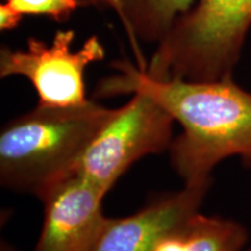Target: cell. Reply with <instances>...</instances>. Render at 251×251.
Returning a JSON list of instances; mask_svg holds the SVG:
<instances>
[{
	"label": "cell",
	"mask_w": 251,
	"mask_h": 251,
	"mask_svg": "<svg viewBox=\"0 0 251 251\" xmlns=\"http://www.w3.org/2000/svg\"><path fill=\"white\" fill-rule=\"evenodd\" d=\"M97 86L94 97L142 93L162 106L183 131L174 139L170 159L184 184L212 180L216 165L240 157L251 170V92L233 77L214 81L156 79L128 61Z\"/></svg>",
	"instance_id": "obj_1"
},
{
	"label": "cell",
	"mask_w": 251,
	"mask_h": 251,
	"mask_svg": "<svg viewBox=\"0 0 251 251\" xmlns=\"http://www.w3.org/2000/svg\"><path fill=\"white\" fill-rule=\"evenodd\" d=\"M114 108L89 100L75 107L37 105L0 131V181L5 188L34 194L74 174L78 162Z\"/></svg>",
	"instance_id": "obj_2"
},
{
	"label": "cell",
	"mask_w": 251,
	"mask_h": 251,
	"mask_svg": "<svg viewBox=\"0 0 251 251\" xmlns=\"http://www.w3.org/2000/svg\"><path fill=\"white\" fill-rule=\"evenodd\" d=\"M251 27V0H199L180 15L143 69L156 79L233 77Z\"/></svg>",
	"instance_id": "obj_3"
},
{
	"label": "cell",
	"mask_w": 251,
	"mask_h": 251,
	"mask_svg": "<svg viewBox=\"0 0 251 251\" xmlns=\"http://www.w3.org/2000/svg\"><path fill=\"white\" fill-rule=\"evenodd\" d=\"M175 119L151 98L131 94L94 136L75 172L105 193L135 162L171 147Z\"/></svg>",
	"instance_id": "obj_4"
},
{
	"label": "cell",
	"mask_w": 251,
	"mask_h": 251,
	"mask_svg": "<svg viewBox=\"0 0 251 251\" xmlns=\"http://www.w3.org/2000/svg\"><path fill=\"white\" fill-rule=\"evenodd\" d=\"M74 30H58L50 45L28 40L26 50L2 48L0 51V77L27 78L43 107L65 108L89 101L84 74L94 62L105 57V49L97 36L87 39L77 51L72 50Z\"/></svg>",
	"instance_id": "obj_5"
},
{
	"label": "cell",
	"mask_w": 251,
	"mask_h": 251,
	"mask_svg": "<svg viewBox=\"0 0 251 251\" xmlns=\"http://www.w3.org/2000/svg\"><path fill=\"white\" fill-rule=\"evenodd\" d=\"M107 193L74 172L40 194L43 224L33 251H92L109 218L102 213Z\"/></svg>",
	"instance_id": "obj_6"
},
{
	"label": "cell",
	"mask_w": 251,
	"mask_h": 251,
	"mask_svg": "<svg viewBox=\"0 0 251 251\" xmlns=\"http://www.w3.org/2000/svg\"><path fill=\"white\" fill-rule=\"evenodd\" d=\"M212 180L185 184L125 218H109L92 251H151L158 237L200 209Z\"/></svg>",
	"instance_id": "obj_7"
},
{
	"label": "cell",
	"mask_w": 251,
	"mask_h": 251,
	"mask_svg": "<svg viewBox=\"0 0 251 251\" xmlns=\"http://www.w3.org/2000/svg\"><path fill=\"white\" fill-rule=\"evenodd\" d=\"M248 238L240 222L198 211L164 231L151 251H244Z\"/></svg>",
	"instance_id": "obj_8"
},
{
	"label": "cell",
	"mask_w": 251,
	"mask_h": 251,
	"mask_svg": "<svg viewBox=\"0 0 251 251\" xmlns=\"http://www.w3.org/2000/svg\"><path fill=\"white\" fill-rule=\"evenodd\" d=\"M192 2L193 0H120L117 14L139 55L137 67L146 68L137 49V41L161 42Z\"/></svg>",
	"instance_id": "obj_9"
},
{
	"label": "cell",
	"mask_w": 251,
	"mask_h": 251,
	"mask_svg": "<svg viewBox=\"0 0 251 251\" xmlns=\"http://www.w3.org/2000/svg\"><path fill=\"white\" fill-rule=\"evenodd\" d=\"M21 15H47L57 21L67 20L80 6V0H5Z\"/></svg>",
	"instance_id": "obj_10"
},
{
	"label": "cell",
	"mask_w": 251,
	"mask_h": 251,
	"mask_svg": "<svg viewBox=\"0 0 251 251\" xmlns=\"http://www.w3.org/2000/svg\"><path fill=\"white\" fill-rule=\"evenodd\" d=\"M24 15L18 13L15 9L8 6L6 2L0 5V29L11 30L19 26Z\"/></svg>",
	"instance_id": "obj_11"
},
{
	"label": "cell",
	"mask_w": 251,
	"mask_h": 251,
	"mask_svg": "<svg viewBox=\"0 0 251 251\" xmlns=\"http://www.w3.org/2000/svg\"><path fill=\"white\" fill-rule=\"evenodd\" d=\"M81 7L94 6V7H111L118 13L120 7V0H80Z\"/></svg>",
	"instance_id": "obj_12"
},
{
	"label": "cell",
	"mask_w": 251,
	"mask_h": 251,
	"mask_svg": "<svg viewBox=\"0 0 251 251\" xmlns=\"http://www.w3.org/2000/svg\"><path fill=\"white\" fill-rule=\"evenodd\" d=\"M0 251H18L15 248H13L11 244L7 242H1V247H0Z\"/></svg>",
	"instance_id": "obj_13"
},
{
	"label": "cell",
	"mask_w": 251,
	"mask_h": 251,
	"mask_svg": "<svg viewBox=\"0 0 251 251\" xmlns=\"http://www.w3.org/2000/svg\"><path fill=\"white\" fill-rule=\"evenodd\" d=\"M244 251H251V243L248 244V247L246 248V250H244Z\"/></svg>",
	"instance_id": "obj_14"
}]
</instances>
